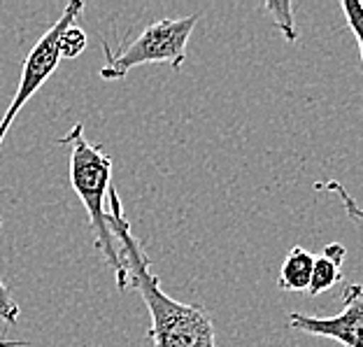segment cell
Instances as JSON below:
<instances>
[{"label": "cell", "mask_w": 363, "mask_h": 347, "mask_svg": "<svg viewBox=\"0 0 363 347\" xmlns=\"http://www.w3.org/2000/svg\"><path fill=\"white\" fill-rule=\"evenodd\" d=\"M110 231L117 241L119 257L128 275V289H135L150 310V341L154 347H219L214 321L203 303L175 301L161 289L159 277L150 268L143 243L130 231L117 189H110Z\"/></svg>", "instance_id": "6da1fadb"}, {"label": "cell", "mask_w": 363, "mask_h": 347, "mask_svg": "<svg viewBox=\"0 0 363 347\" xmlns=\"http://www.w3.org/2000/svg\"><path fill=\"white\" fill-rule=\"evenodd\" d=\"M59 145L68 147L70 152V184L86 210L96 250L103 254L105 263L114 270L117 287L126 292L128 275L119 257L117 241L110 231L105 203L112 189V159L105 154L103 145H94L84 138V123H75L68 133L59 138Z\"/></svg>", "instance_id": "7a4b0ae2"}, {"label": "cell", "mask_w": 363, "mask_h": 347, "mask_svg": "<svg viewBox=\"0 0 363 347\" xmlns=\"http://www.w3.org/2000/svg\"><path fill=\"white\" fill-rule=\"evenodd\" d=\"M198 19H201V12L175 16V19H159L150 23L133 43H128L119 52H112L107 40H103L107 61L101 68V77L105 82L123 79L138 65L150 63H166L172 70H182L186 61V45L191 40Z\"/></svg>", "instance_id": "3957f363"}, {"label": "cell", "mask_w": 363, "mask_h": 347, "mask_svg": "<svg viewBox=\"0 0 363 347\" xmlns=\"http://www.w3.org/2000/svg\"><path fill=\"white\" fill-rule=\"evenodd\" d=\"M82 10H84V3H82V0H72V3H68L63 14H61V19L56 21L35 45H33V49L26 56V61H23L21 79H19V87H16V94L12 98V103L7 105L3 119H0V145H3L5 136L10 133L12 121L16 119V114L21 112V107L26 105L40 89H43L45 82L54 75L56 68H59V61H61L59 38L65 28L72 26V23H77Z\"/></svg>", "instance_id": "277c9868"}, {"label": "cell", "mask_w": 363, "mask_h": 347, "mask_svg": "<svg viewBox=\"0 0 363 347\" xmlns=\"http://www.w3.org/2000/svg\"><path fill=\"white\" fill-rule=\"evenodd\" d=\"M289 329L308 336L328 338L342 347H363V285L352 282L342 292V310L333 317L291 312Z\"/></svg>", "instance_id": "5b68a950"}, {"label": "cell", "mask_w": 363, "mask_h": 347, "mask_svg": "<svg viewBox=\"0 0 363 347\" xmlns=\"http://www.w3.org/2000/svg\"><path fill=\"white\" fill-rule=\"evenodd\" d=\"M312 266H315V254L303 250L301 245L291 247L282 261V268H279L277 287L282 292H308Z\"/></svg>", "instance_id": "8992f818"}, {"label": "cell", "mask_w": 363, "mask_h": 347, "mask_svg": "<svg viewBox=\"0 0 363 347\" xmlns=\"http://www.w3.org/2000/svg\"><path fill=\"white\" fill-rule=\"evenodd\" d=\"M340 280H342V263L335 259H328L326 254H319V257H315V266H312V280H310L308 294L315 299V296L333 289Z\"/></svg>", "instance_id": "52a82bcc"}, {"label": "cell", "mask_w": 363, "mask_h": 347, "mask_svg": "<svg viewBox=\"0 0 363 347\" xmlns=\"http://www.w3.org/2000/svg\"><path fill=\"white\" fill-rule=\"evenodd\" d=\"M263 10L270 14L272 26L282 33L286 43H296L298 40V28H296V19H294L296 5L291 0H268Z\"/></svg>", "instance_id": "ba28073f"}, {"label": "cell", "mask_w": 363, "mask_h": 347, "mask_svg": "<svg viewBox=\"0 0 363 347\" xmlns=\"http://www.w3.org/2000/svg\"><path fill=\"white\" fill-rule=\"evenodd\" d=\"M315 189L317 192H328V194H335L340 198L342 203V210L345 214L354 221V224H363V205H359L354 201V196L345 189L337 180H326V182H315Z\"/></svg>", "instance_id": "9c48e42d"}, {"label": "cell", "mask_w": 363, "mask_h": 347, "mask_svg": "<svg viewBox=\"0 0 363 347\" xmlns=\"http://www.w3.org/2000/svg\"><path fill=\"white\" fill-rule=\"evenodd\" d=\"M86 49V33L82 31L77 23L68 26L59 38V56L61 59H77V56Z\"/></svg>", "instance_id": "30bf717a"}, {"label": "cell", "mask_w": 363, "mask_h": 347, "mask_svg": "<svg viewBox=\"0 0 363 347\" xmlns=\"http://www.w3.org/2000/svg\"><path fill=\"white\" fill-rule=\"evenodd\" d=\"M340 10L347 19V26L357 38L359 52H361V63H363V3L361 0H340Z\"/></svg>", "instance_id": "8fae6325"}, {"label": "cell", "mask_w": 363, "mask_h": 347, "mask_svg": "<svg viewBox=\"0 0 363 347\" xmlns=\"http://www.w3.org/2000/svg\"><path fill=\"white\" fill-rule=\"evenodd\" d=\"M0 226H3V219H0ZM19 315H21L19 303H16L12 292L5 287L3 277H0V319H3L5 324H16Z\"/></svg>", "instance_id": "7c38bea8"}, {"label": "cell", "mask_w": 363, "mask_h": 347, "mask_svg": "<svg viewBox=\"0 0 363 347\" xmlns=\"http://www.w3.org/2000/svg\"><path fill=\"white\" fill-rule=\"evenodd\" d=\"M0 347H28L26 341H0Z\"/></svg>", "instance_id": "4fadbf2b"}]
</instances>
